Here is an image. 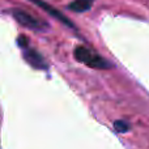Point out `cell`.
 Instances as JSON below:
<instances>
[{
    "mask_svg": "<svg viewBox=\"0 0 149 149\" xmlns=\"http://www.w3.org/2000/svg\"><path fill=\"white\" fill-rule=\"evenodd\" d=\"M31 3H34L36 5H38L39 8H42V9L45 10L46 13H49V15H51L52 17H55L58 21H60V22H63L64 25H67L68 28H74V25L72 22H71L70 20H68L67 17H65L64 15H63L62 12H59V10H56L52 5H50V4H47V3H45V1H42V0H30Z\"/></svg>",
    "mask_w": 149,
    "mask_h": 149,
    "instance_id": "obj_4",
    "label": "cell"
},
{
    "mask_svg": "<svg viewBox=\"0 0 149 149\" xmlns=\"http://www.w3.org/2000/svg\"><path fill=\"white\" fill-rule=\"evenodd\" d=\"M73 55L77 62L84 63L85 65L94 68V70H109V68L113 67V64L109 63L105 58L100 56L97 52L89 50L85 46H77L73 51Z\"/></svg>",
    "mask_w": 149,
    "mask_h": 149,
    "instance_id": "obj_1",
    "label": "cell"
},
{
    "mask_svg": "<svg viewBox=\"0 0 149 149\" xmlns=\"http://www.w3.org/2000/svg\"><path fill=\"white\" fill-rule=\"evenodd\" d=\"M12 16L20 25L26 26V28H29V29H33V30H45V29L49 28V25H47L46 22L38 21L37 18H34L33 16L26 13L25 10H21V9H18V8L12 9Z\"/></svg>",
    "mask_w": 149,
    "mask_h": 149,
    "instance_id": "obj_2",
    "label": "cell"
},
{
    "mask_svg": "<svg viewBox=\"0 0 149 149\" xmlns=\"http://www.w3.org/2000/svg\"><path fill=\"white\" fill-rule=\"evenodd\" d=\"M94 4V0H73L72 3L68 4V9L76 13H82L86 12L92 8V5Z\"/></svg>",
    "mask_w": 149,
    "mask_h": 149,
    "instance_id": "obj_5",
    "label": "cell"
},
{
    "mask_svg": "<svg viewBox=\"0 0 149 149\" xmlns=\"http://www.w3.org/2000/svg\"><path fill=\"white\" fill-rule=\"evenodd\" d=\"M114 128L119 134H126L130 131V124L124 120H115L114 122Z\"/></svg>",
    "mask_w": 149,
    "mask_h": 149,
    "instance_id": "obj_6",
    "label": "cell"
},
{
    "mask_svg": "<svg viewBox=\"0 0 149 149\" xmlns=\"http://www.w3.org/2000/svg\"><path fill=\"white\" fill-rule=\"evenodd\" d=\"M22 54H24V58H25L26 63L30 64L31 67L36 68V70H47V68H49L47 63L45 62L43 56H42L38 51L31 49L29 45L22 47Z\"/></svg>",
    "mask_w": 149,
    "mask_h": 149,
    "instance_id": "obj_3",
    "label": "cell"
}]
</instances>
